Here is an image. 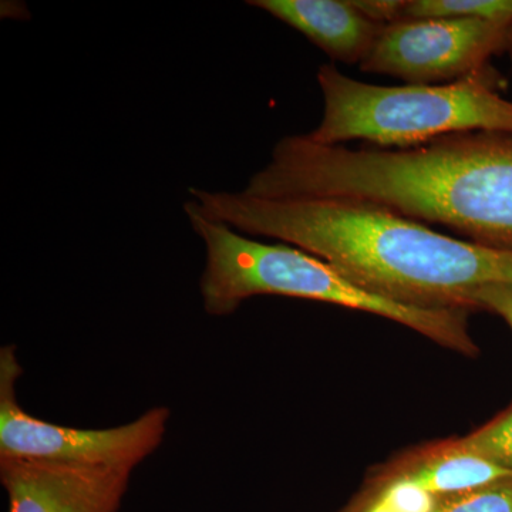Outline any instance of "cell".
Masks as SVG:
<instances>
[{
    "instance_id": "1",
    "label": "cell",
    "mask_w": 512,
    "mask_h": 512,
    "mask_svg": "<svg viewBox=\"0 0 512 512\" xmlns=\"http://www.w3.org/2000/svg\"><path fill=\"white\" fill-rule=\"evenodd\" d=\"M242 191L271 200L367 202L424 225H443L473 244L512 252V134H451L392 150L288 136Z\"/></svg>"
},
{
    "instance_id": "2",
    "label": "cell",
    "mask_w": 512,
    "mask_h": 512,
    "mask_svg": "<svg viewBox=\"0 0 512 512\" xmlns=\"http://www.w3.org/2000/svg\"><path fill=\"white\" fill-rule=\"evenodd\" d=\"M188 192L184 207L202 217L308 252L366 291L403 305L470 311L474 289L512 284V252L440 234L367 202Z\"/></svg>"
},
{
    "instance_id": "3",
    "label": "cell",
    "mask_w": 512,
    "mask_h": 512,
    "mask_svg": "<svg viewBox=\"0 0 512 512\" xmlns=\"http://www.w3.org/2000/svg\"><path fill=\"white\" fill-rule=\"evenodd\" d=\"M184 211L204 242L207 259L200 291L210 316L232 315L254 296H289L372 313L460 355H477L464 309H424L390 301L366 291L308 252L286 244H264L191 208L184 207Z\"/></svg>"
},
{
    "instance_id": "4",
    "label": "cell",
    "mask_w": 512,
    "mask_h": 512,
    "mask_svg": "<svg viewBox=\"0 0 512 512\" xmlns=\"http://www.w3.org/2000/svg\"><path fill=\"white\" fill-rule=\"evenodd\" d=\"M318 84L323 116L306 136L325 146L363 140L410 148L451 134H512V101L498 93V73L490 66L456 82L379 86L329 63L320 66Z\"/></svg>"
},
{
    "instance_id": "5",
    "label": "cell",
    "mask_w": 512,
    "mask_h": 512,
    "mask_svg": "<svg viewBox=\"0 0 512 512\" xmlns=\"http://www.w3.org/2000/svg\"><path fill=\"white\" fill-rule=\"evenodd\" d=\"M18 349H0V457L32 458L134 471L163 444L170 409L156 406L110 429H77L25 412L18 399Z\"/></svg>"
},
{
    "instance_id": "6",
    "label": "cell",
    "mask_w": 512,
    "mask_h": 512,
    "mask_svg": "<svg viewBox=\"0 0 512 512\" xmlns=\"http://www.w3.org/2000/svg\"><path fill=\"white\" fill-rule=\"evenodd\" d=\"M511 28L484 19L400 20L383 26L359 67L409 84L456 82L508 52Z\"/></svg>"
},
{
    "instance_id": "7",
    "label": "cell",
    "mask_w": 512,
    "mask_h": 512,
    "mask_svg": "<svg viewBox=\"0 0 512 512\" xmlns=\"http://www.w3.org/2000/svg\"><path fill=\"white\" fill-rule=\"evenodd\" d=\"M133 471L0 457L9 512H119Z\"/></svg>"
},
{
    "instance_id": "8",
    "label": "cell",
    "mask_w": 512,
    "mask_h": 512,
    "mask_svg": "<svg viewBox=\"0 0 512 512\" xmlns=\"http://www.w3.org/2000/svg\"><path fill=\"white\" fill-rule=\"evenodd\" d=\"M322 49L333 60L362 63L383 25L366 18L350 0H249Z\"/></svg>"
},
{
    "instance_id": "9",
    "label": "cell",
    "mask_w": 512,
    "mask_h": 512,
    "mask_svg": "<svg viewBox=\"0 0 512 512\" xmlns=\"http://www.w3.org/2000/svg\"><path fill=\"white\" fill-rule=\"evenodd\" d=\"M394 473L409 478L437 498L466 493L512 476L511 471L461 450L453 441L414 458Z\"/></svg>"
},
{
    "instance_id": "10",
    "label": "cell",
    "mask_w": 512,
    "mask_h": 512,
    "mask_svg": "<svg viewBox=\"0 0 512 512\" xmlns=\"http://www.w3.org/2000/svg\"><path fill=\"white\" fill-rule=\"evenodd\" d=\"M484 19L512 25V0H407L403 20Z\"/></svg>"
},
{
    "instance_id": "11",
    "label": "cell",
    "mask_w": 512,
    "mask_h": 512,
    "mask_svg": "<svg viewBox=\"0 0 512 512\" xmlns=\"http://www.w3.org/2000/svg\"><path fill=\"white\" fill-rule=\"evenodd\" d=\"M453 444L512 473V407Z\"/></svg>"
},
{
    "instance_id": "12",
    "label": "cell",
    "mask_w": 512,
    "mask_h": 512,
    "mask_svg": "<svg viewBox=\"0 0 512 512\" xmlns=\"http://www.w3.org/2000/svg\"><path fill=\"white\" fill-rule=\"evenodd\" d=\"M431 512H512V476L440 498Z\"/></svg>"
},
{
    "instance_id": "13",
    "label": "cell",
    "mask_w": 512,
    "mask_h": 512,
    "mask_svg": "<svg viewBox=\"0 0 512 512\" xmlns=\"http://www.w3.org/2000/svg\"><path fill=\"white\" fill-rule=\"evenodd\" d=\"M470 309H487L501 316L512 329V284H488L468 295Z\"/></svg>"
},
{
    "instance_id": "14",
    "label": "cell",
    "mask_w": 512,
    "mask_h": 512,
    "mask_svg": "<svg viewBox=\"0 0 512 512\" xmlns=\"http://www.w3.org/2000/svg\"><path fill=\"white\" fill-rule=\"evenodd\" d=\"M367 19L377 25H392L404 19L407 0H350Z\"/></svg>"
},
{
    "instance_id": "15",
    "label": "cell",
    "mask_w": 512,
    "mask_h": 512,
    "mask_svg": "<svg viewBox=\"0 0 512 512\" xmlns=\"http://www.w3.org/2000/svg\"><path fill=\"white\" fill-rule=\"evenodd\" d=\"M511 42H512V29H511Z\"/></svg>"
}]
</instances>
